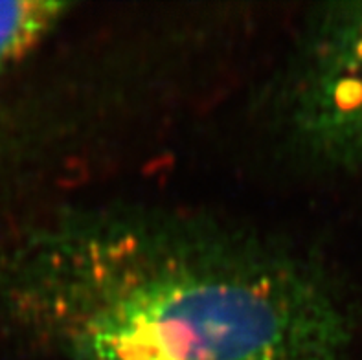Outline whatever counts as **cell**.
<instances>
[{"label":"cell","instance_id":"obj_1","mask_svg":"<svg viewBox=\"0 0 362 360\" xmlns=\"http://www.w3.org/2000/svg\"><path fill=\"white\" fill-rule=\"evenodd\" d=\"M0 310L61 360H342L349 318L302 254L180 211L74 206L0 257Z\"/></svg>","mask_w":362,"mask_h":360},{"label":"cell","instance_id":"obj_2","mask_svg":"<svg viewBox=\"0 0 362 360\" xmlns=\"http://www.w3.org/2000/svg\"><path fill=\"white\" fill-rule=\"evenodd\" d=\"M291 146L313 162L362 164V2L308 18L278 88Z\"/></svg>","mask_w":362,"mask_h":360},{"label":"cell","instance_id":"obj_3","mask_svg":"<svg viewBox=\"0 0 362 360\" xmlns=\"http://www.w3.org/2000/svg\"><path fill=\"white\" fill-rule=\"evenodd\" d=\"M70 4L41 0L0 2V72L41 45L63 23Z\"/></svg>","mask_w":362,"mask_h":360}]
</instances>
